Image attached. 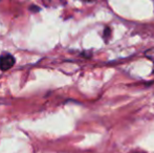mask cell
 Instances as JSON below:
<instances>
[{
	"label": "cell",
	"instance_id": "4",
	"mask_svg": "<svg viewBox=\"0 0 154 153\" xmlns=\"http://www.w3.org/2000/svg\"><path fill=\"white\" fill-rule=\"evenodd\" d=\"M29 10H31L32 12L38 13L39 11H40V8H38V6H36V5H31V6H29Z\"/></svg>",
	"mask_w": 154,
	"mask_h": 153
},
{
	"label": "cell",
	"instance_id": "7",
	"mask_svg": "<svg viewBox=\"0 0 154 153\" xmlns=\"http://www.w3.org/2000/svg\"><path fill=\"white\" fill-rule=\"evenodd\" d=\"M137 153H143V152H137Z\"/></svg>",
	"mask_w": 154,
	"mask_h": 153
},
{
	"label": "cell",
	"instance_id": "2",
	"mask_svg": "<svg viewBox=\"0 0 154 153\" xmlns=\"http://www.w3.org/2000/svg\"><path fill=\"white\" fill-rule=\"evenodd\" d=\"M145 55H146V57H148L150 60H152L154 62V48H151L149 49V50H147L146 53H145Z\"/></svg>",
	"mask_w": 154,
	"mask_h": 153
},
{
	"label": "cell",
	"instance_id": "6",
	"mask_svg": "<svg viewBox=\"0 0 154 153\" xmlns=\"http://www.w3.org/2000/svg\"><path fill=\"white\" fill-rule=\"evenodd\" d=\"M153 72H154V66H153Z\"/></svg>",
	"mask_w": 154,
	"mask_h": 153
},
{
	"label": "cell",
	"instance_id": "1",
	"mask_svg": "<svg viewBox=\"0 0 154 153\" xmlns=\"http://www.w3.org/2000/svg\"><path fill=\"white\" fill-rule=\"evenodd\" d=\"M15 58L10 54H3L2 56H0V70H8L10 68H12L15 65Z\"/></svg>",
	"mask_w": 154,
	"mask_h": 153
},
{
	"label": "cell",
	"instance_id": "3",
	"mask_svg": "<svg viewBox=\"0 0 154 153\" xmlns=\"http://www.w3.org/2000/svg\"><path fill=\"white\" fill-rule=\"evenodd\" d=\"M110 34H111V29L109 27H106L104 29V39H105V41H108V38L110 37Z\"/></svg>",
	"mask_w": 154,
	"mask_h": 153
},
{
	"label": "cell",
	"instance_id": "5",
	"mask_svg": "<svg viewBox=\"0 0 154 153\" xmlns=\"http://www.w3.org/2000/svg\"><path fill=\"white\" fill-rule=\"evenodd\" d=\"M87 1H92V0H87Z\"/></svg>",
	"mask_w": 154,
	"mask_h": 153
}]
</instances>
